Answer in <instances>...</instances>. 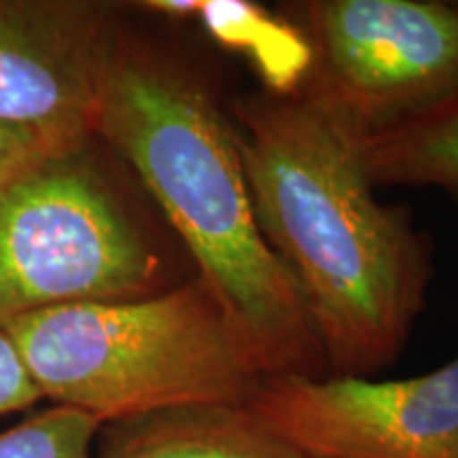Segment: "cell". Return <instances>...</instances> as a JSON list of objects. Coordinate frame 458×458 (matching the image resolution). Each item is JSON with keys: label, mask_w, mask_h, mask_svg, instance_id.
<instances>
[{"label": "cell", "mask_w": 458, "mask_h": 458, "mask_svg": "<svg viewBox=\"0 0 458 458\" xmlns=\"http://www.w3.org/2000/svg\"><path fill=\"white\" fill-rule=\"evenodd\" d=\"M227 113L257 223L300 286L327 376H377L425 310L427 233L376 198L363 140L300 94H250Z\"/></svg>", "instance_id": "1"}, {"label": "cell", "mask_w": 458, "mask_h": 458, "mask_svg": "<svg viewBox=\"0 0 458 458\" xmlns=\"http://www.w3.org/2000/svg\"><path fill=\"white\" fill-rule=\"evenodd\" d=\"M96 136L128 165L274 376H327L306 301L257 223L229 113L206 79L128 21Z\"/></svg>", "instance_id": "2"}, {"label": "cell", "mask_w": 458, "mask_h": 458, "mask_svg": "<svg viewBox=\"0 0 458 458\" xmlns=\"http://www.w3.org/2000/svg\"><path fill=\"white\" fill-rule=\"evenodd\" d=\"M43 399L105 425L185 403H250L274 377L198 274L131 301L72 303L3 327Z\"/></svg>", "instance_id": "3"}, {"label": "cell", "mask_w": 458, "mask_h": 458, "mask_svg": "<svg viewBox=\"0 0 458 458\" xmlns=\"http://www.w3.org/2000/svg\"><path fill=\"white\" fill-rule=\"evenodd\" d=\"M130 179L91 136L0 185V327L47 308L145 300L196 274Z\"/></svg>", "instance_id": "4"}, {"label": "cell", "mask_w": 458, "mask_h": 458, "mask_svg": "<svg viewBox=\"0 0 458 458\" xmlns=\"http://www.w3.org/2000/svg\"><path fill=\"white\" fill-rule=\"evenodd\" d=\"M312 64L297 94L368 142L458 91V4L312 0L297 7Z\"/></svg>", "instance_id": "5"}, {"label": "cell", "mask_w": 458, "mask_h": 458, "mask_svg": "<svg viewBox=\"0 0 458 458\" xmlns=\"http://www.w3.org/2000/svg\"><path fill=\"white\" fill-rule=\"evenodd\" d=\"M250 408L306 458H458V357L399 380L274 376Z\"/></svg>", "instance_id": "6"}, {"label": "cell", "mask_w": 458, "mask_h": 458, "mask_svg": "<svg viewBox=\"0 0 458 458\" xmlns=\"http://www.w3.org/2000/svg\"><path fill=\"white\" fill-rule=\"evenodd\" d=\"M122 26L100 0H0V122L64 142L96 136Z\"/></svg>", "instance_id": "7"}, {"label": "cell", "mask_w": 458, "mask_h": 458, "mask_svg": "<svg viewBox=\"0 0 458 458\" xmlns=\"http://www.w3.org/2000/svg\"><path fill=\"white\" fill-rule=\"evenodd\" d=\"M94 458H306L250 403H185L100 425Z\"/></svg>", "instance_id": "8"}, {"label": "cell", "mask_w": 458, "mask_h": 458, "mask_svg": "<svg viewBox=\"0 0 458 458\" xmlns=\"http://www.w3.org/2000/svg\"><path fill=\"white\" fill-rule=\"evenodd\" d=\"M377 185L433 187L458 202V91L422 117L363 142Z\"/></svg>", "instance_id": "9"}, {"label": "cell", "mask_w": 458, "mask_h": 458, "mask_svg": "<svg viewBox=\"0 0 458 458\" xmlns=\"http://www.w3.org/2000/svg\"><path fill=\"white\" fill-rule=\"evenodd\" d=\"M198 17L216 41L255 62L272 94H297L312 64L310 45L300 28L278 21L255 4L233 0L202 3Z\"/></svg>", "instance_id": "10"}, {"label": "cell", "mask_w": 458, "mask_h": 458, "mask_svg": "<svg viewBox=\"0 0 458 458\" xmlns=\"http://www.w3.org/2000/svg\"><path fill=\"white\" fill-rule=\"evenodd\" d=\"M98 431L96 418L51 405L0 433V458H94Z\"/></svg>", "instance_id": "11"}, {"label": "cell", "mask_w": 458, "mask_h": 458, "mask_svg": "<svg viewBox=\"0 0 458 458\" xmlns=\"http://www.w3.org/2000/svg\"><path fill=\"white\" fill-rule=\"evenodd\" d=\"M72 145L77 142H64L38 130L0 122V185H4L49 153Z\"/></svg>", "instance_id": "12"}, {"label": "cell", "mask_w": 458, "mask_h": 458, "mask_svg": "<svg viewBox=\"0 0 458 458\" xmlns=\"http://www.w3.org/2000/svg\"><path fill=\"white\" fill-rule=\"evenodd\" d=\"M41 399L13 340L0 327V416L30 410Z\"/></svg>", "instance_id": "13"}, {"label": "cell", "mask_w": 458, "mask_h": 458, "mask_svg": "<svg viewBox=\"0 0 458 458\" xmlns=\"http://www.w3.org/2000/svg\"><path fill=\"white\" fill-rule=\"evenodd\" d=\"M199 0H148L140 3L139 7L151 13L174 17V20H189V17H198L199 13Z\"/></svg>", "instance_id": "14"}]
</instances>
